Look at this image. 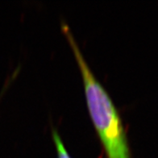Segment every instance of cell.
<instances>
[{"mask_svg": "<svg viewBox=\"0 0 158 158\" xmlns=\"http://www.w3.org/2000/svg\"><path fill=\"white\" fill-rule=\"evenodd\" d=\"M52 139H53L55 146H56L57 158H71L69 152L64 147V144L60 138V134L56 128H52Z\"/></svg>", "mask_w": 158, "mask_h": 158, "instance_id": "2", "label": "cell"}, {"mask_svg": "<svg viewBox=\"0 0 158 158\" xmlns=\"http://www.w3.org/2000/svg\"><path fill=\"white\" fill-rule=\"evenodd\" d=\"M61 30L81 70L88 110L106 158H132L126 130L112 99L89 67L65 22L61 23Z\"/></svg>", "mask_w": 158, "mask_h": 158, "instance_id": "1", "label": "cell"}]
</instances>
